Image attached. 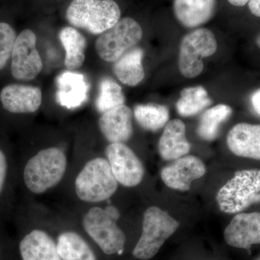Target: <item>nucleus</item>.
<instances>
[{
  "label": "nucleus",
  "mask_w": 260,
  "mask_h": 260,
  "mask_svg": "<svg viewBox=\"0 0 260 260\" xmlns=\"http://www.w3.org/2000/svg\"><path fill=\"white\" fill-rule=\"evenodd\" d=\"M68 166L64 152L57 147L43 149L24 167V184L30 192L43 194L59 184Z\"/></svg>",
  "instance_id": "nucleus-1"
},
{
  "label": "nucleus",
  "mask_w": 260,
  "mask_h": 260,
  "mask_svg": "<svg viewBox=\"0 0 260 260\" xmlns=\"http://www.w3.org/2000/svg\"><path fill=\"white\" fill-rule=\"evenodd\" d=\"M120 18V8L114 0H73L66 12L70 24L93 35L112 28Z\"/></svg>",
  "instance_id": "nucleus-2"
},
{
  "label": "nucleus",
  "mask_w": 260,
  "mask_h": 260,
  "mask_svg": "<svg viewBox=\"0 0 260 260\" xmlns=\"http://www.w3.org/2000/svg\"><path fill=\"white\" fill-rule=\"evenodd\" d=\"M119 182L113 174L107 158H95L89 160L75 181L77 196L85 203L105 201L116 192Z\"/></svg>",
  "instance_id": "nucleus-3"
},
{
  "label": "nucleus",
  "mask_w": 260,
  "mask_h": 260,
  "mask_svg": "<svg viewBox=\"0 0 260 260\" xmlns=\"http://www.w3.org/2000/svg\"><path fill=\"white\" fill-rule=\"evenodd\" d=\"M219 209L227 214L239 213L260 203V170L239 171L216 194Z\"/></svg>",
  "instance_id": "nucleus-4"
},
{
  "label": "nucleus",
  "mask_w": 260,
  "mask_h": 260,
  "mask_svg": "<svg viewBox=\"0 0 260 260\" xmlns=\"http://www.w3.org/2000/svg\"><path fill=\"white\" fill-rule=\"evenodd\" d=\"M119 218V211L113 206L105 210L95 207L84 215V229L105 254H116L124 249L126 237L116 223Z\"/></svg>",
  "instance_id": "nucleus-5"
},
{
  "label": "nucleus",
  "mask_w": 260,
  "mask_h": 260,
  "mask_svg": "<svg viewBox=\"0 0 260 260\" xmlns=\"http://www.w3.org/2000/svg\"><path fill=\"white\" fill-rule=\"evenodd\" d=\"M179 226V222L164 210L155 206L148 208L143 215V231L133 256L141 260L152 259Z\"/></svg>",
  "instance_id": "nucleus-6"
},
{
  "label": "nucleus",
  "mask_w": 260,
  "mask_h": 260,
  "mask_svg": "<svg viewBox=\"0 0 260 260\" xmlns=\"http://www.w3.org/2000/svg\"><path fill=\"white\" fill-rule=\"evenodd\" d=\"M218 49L216 38L208 28H198L186 34L179 46V71L183 76L194 78L204 69L203 59L213 55Z\"/></svg>",
  "instance_id": "nucleus-7"
},
{
  "label": "nucleus",
  "mask_w": 260,
  "mask_h": 260,
  "mask_svg": "<svg viewBox=\"0 0 260 260\" xmlns=\"http://www.w3.org/2000/svg\"><path fill=\"white\" fill-rule=\"evenodd\" d=\"M139 23L131 18H121L98 37L95 47L97 54L107 62H115L135 47L143 38Z\"/></svg>",
  "instance_id": "nucleus-8"
},
{
  "label": "nucleus",
  "mask_w": 260,
  "mask_h": 260,
  "mask_svg": "<svg viewBox=\"0 0 260 260\" xmlns=\"http://www.w3.org/2000/svg\"><path fill=\"white\" fill-rule=\"evenodd\" d=\"M35 32L25 29L17 36L11 56V74L18 80H32L40 74L43 61Z\"/></svg>",
  "instance_id": "nucleus-9"
},
{
  "label": "nucleus",
  "mask_w": 260,
  "mask_h": 260,
  "mask_svg": "<svg viewBox=\"0 0 260 260\" xmlns=\"http://www.w3.org/2000/svg\"><path fill=\"white\" fill-rule=\"evenodd\" d=\"M106 156L119 184L134 187L143 181L145 169L135 152L124 143H111L105 150Z\"/></svg>",
  "instance_id": "nucleus-10"
},
{
  "label": "nucleus",
  "mask_w": 260,
  "mask_h": 260,
  "mask_svg": "<svg viewBox=\"0 0 260 260\" xmlns=\"http://www.w3.org/2000/svg\"><path fill=\"white\" fill-rule=\"evenodd\" d=\"M206 173L204 162L194 155H184L162 169L160 177L164 184L175 190L185 191L190 189L193 181Z\"/></svg>",
  "instance_id": "nucleus-11"
},
{
  "label": "nucleus",
  "mask_w": 260,
  "mask_h": 260,
  "mask_svg": "<svg viewBox=\"0 0 260 260\" xmlns=\"http://www.w3.org/2000/svg\"><path fill=\"white\" fill-rule=\"evenodd\" d=\"M224 239L229 246L239 249L260 244V213L237 214L225 228Z\"/></svg>",
  "instance_id": "nucleus-12"
},
{
  "label": "nucleus",
  "mask_w": 260,
  "mask_h": 260,
  "mask_svg": "<svg viewBox=\"0 0 260 260\" xmlns=\"http://www.w3.org/2000/svg\"><path fill=\"white\" fill-rule=\"evenodd\" d=\"M0 102L3 109L11 114H31L42 105V92L38 87L10 84L2 89Z\"/></svg>",
  "instance_id": "nucleus-13"
},
{
  "label": "nucleus",
  "mask_w": 260,
  "mask_h": 260,
  "mask_svg": "<svg viewBox=\"0 0 260 260\" xmlns=\"http://www.w3.org/2000/svg\"><path fill=\"white\" fill-rule=\"evenodd\" d=\"M99 127L109 143H126L133 134V111L124 104L103 113Z\"/></svg>",
  "instance_id": "nucleus-14"
},
{
  "label": "nucleus",
  "mask_w": 260,
  "mask_h": 260,
  "mask_svg": "<svg viewBox=\"0 0 260 260\" xmlns=\"http://www.w3.org/2000/svg\"><path fill=\"white\" fill-rule=\"evenodd\" d=\"M226 142L234 155L260 160V124H236L229 131Z\"/></svg>",
  "instance_id": "nucleus-15"
},
{
  "label": "nucleus",
  "mask_w": 260,
  "mask_h": 260,
  "mask_svg": "<svg viewBox=\"0 0 260 260\" xmlns=\"http://www.w3.org/2000/svg\"><path fill=\"white\" fill-rule=\"evenodd\" d=\"M88 81L83 74L65 71L56 78V101L68 109L79 107L88 99Z\"/></svg>",
  "instance_id": "nucleus-16"
},
{
  "label": "nucleus",
  "mask_w": 260,
  "mask_h": 260,
  "mask_svg": "<svg viewBox=\"0 0 260 260\" xmlns=\"http://www.w3.org/2000/svg\"><path fill=\"white\" fill-rule=\"evenodd\" d=\"M190 148L184 122L178 119L169 121L158 142L160 157L165 160H175L187 155Z\"/></svg>",
  "instance_id": "nucleus-17"
},
{
  "label": "nucleus",
  "mask_w": 260,
  "mask_h": 260,
  "mask_svg": "<svg viewBox=\"0 0 260 260\" xmlns=\"http://www.w3.org/2000/svg\"><path fill=\"white\" fill-rule=\"evenodd\" d=\"M217 0H174L176 18L186 28H194L213 18Z\"/></svg>",
  "instance_id": "nucleus-18"
},
{
  "label": "nucleus",
  "mask_w": 260,
  "mask_h": 260,
  "mask_svg": "<svg viewBox=\"0 0 260 260\" xmlns=\"http://www.w3.org/2000/svg\"><path fill=\"white\" fill-rule=\"evenodd\" d=\"M19 251L23 260H62L52 238L39 229L31 231L22 239Z\"/></svg>",
  "instance_id": "nucleus-19"
},
{
  "label": "nucleus",
  "mask_w": 260,
  "mask_h": 260,
  "mask_svg": "<svg viewBox=\"0 0 260 260\" xmlns=\"http://www.w3.org/2000/svg\"><path fill=\"white\" fill-rule=\"evenodd\" d=\"M143 56V49L135 47L117 59L113 65V71L117 79L128 86L139 85L145 78Z\"/></svg>",
  "instance_id": "nucleus-20"
},
{
  "label": "nucleus",
  "mask_w": 260,
  "mask_h": 260,
  "mask_svg": "<svg viewBox=\"0 0 260 260\" xmlns=\"http://www.w3.org/2000/svg\"><path fill=\"white\" fill-rule=\"evenodd\" d=\"M59 38L66 51L65 66L69 70L79 69L85 59L86 39L77 29L69 26L61 29Z\"/></svg>",
  "instance_id": "nucleus-21"
},
{
  "label": "nucleus",
  "mask_w": 260,
  "mask_h": 260,
  "mask_svg": "<svg viewBox=\"0 0 260 260\" xmlns=\"http://www.w3.org/2000/svg\"><path fill=\"white\" fill-rule=\"evenodd\" d=\"M56 246L62 260H96L88 243L74 232L59 234Z\"/></svg>",
  "instance_id": "nucleus-22"
},
{
  "label": "nucleus",
  "mask_w": 260,
  "mask_h": 260,
  "mask_svg": "<svg viewBox=\"0 0 260 260\" xmlns=\"http://www.w3.org/2000/svg\"><path fill=\"white\" fill-rule=\"evenodd\" d=\"M232 108L226 104H218L203 113L200 117L197 133L200 138L206 141L216 139L223 123L231 117Z\"/></svg>",
  "instance_id": "nucleus-23"
},
{
  "label": "nucleus",
  "mask_w": 260,
  "mask_h": 260,
  "mask_svg": "<svg viewBox=\"0 0 260 260\" xmlns=\"http://www.w3.org/2000/svg\"><path fill=\"white\" fill-rule=\"evenodd\" d=\"M211 104L206 89L203 86L188 87L181 90L176 108L179 115L189 117L199 114Z\"/></svg>",
  "instance_id": "nucleus-24"
},
{
  "label": "nucleus",
  "mask_w": 260,
  "mask_h": 260,
  "mask_svg": "<svg viewBox=\"0 0 260 260\" xmlns=\"http://www.w3.org/2000/svg\"><path fill=\"white\" fill-rule=\"evenodd\" d=\"M135 119L143 129L158 131L169 121V108L155 104H139L134 108Z\"/></svg>",
  "instance_id": "nucleus-25"
},
{
  "label": "nucleus",
  "mask_w": 260,
  "mask_h": 260,
  "mask_svg": "<svg viewBox=\"0 0 260 260\" xmlns=\"http://www.w3.org/2000/svg\"><path fill=\"white\" fill-rule=\"evenodd\" d=\"M125 100L122 88L112 78L104 77L101 80L95 101V107L101 114L124 105Z\"/></svg>",
  "instance_id": "nucleus-26"
},
{
  "label": "nucleus",
  "mask_w": 260,
  "mask_h": 260,
  "mask_svg": "<svg viewBox=\"0 0 260 260\" xmlns=\"http://www.w3.org/2000/svg\"><path fill=\"white\" fill-rule=\"evenodd\" d=\"M16 38V32L11 25L0 23V70L4 69L11 59Z\"/></svg>",
  "instance_id": "nucleus-27"
},
{
  "label": "nucleus",
  "mask_w": 260,
  "mask_h": 260,
  "mask_svg": "<svg viewBox=\"0 0 260 260\" xmlns=\"http://www.w3.org/2000/svg\"><path fill=\"white\" fill-rule=\"evenodd\" d=\"M9 174V161L4 150L0 148V197L4 193Z\"/></svg>",
  "instance_id": "nucleus-28"
},
{
  "label": "nucleus",
  "mask_w": 260,
  "mask_h": 260,
  "mask_svg": "<svg viewBox=\"0 0 260 260\" xmlns=\"http://www.w3.org/2000/svg\"><path fill=\"white\" fill-rule=\"evenodd\" d=\"M251 104L254 112L260 116V88L251 94Z\"/></svg>",
  "instance_id": "nucleus-29"
},
{
  "label": "nucleus",
  "mask_w": 260,
  "mask_h": 260,
  "mask_svg": "<svg viewBox=\"0 0 260 260\" xmlns=\"http://www.w3.org/2000/svg\"><path fill=\"white\" fill-rule=\"evenodd\" d=\"M248 5L251 13L260 18V0H250Z\"/></svg>",
  "instance_id": "nucleus-30"
},
{
  "label": "nucleus",
  "mask_w": 260,
  "mask_h": 260,
  "mask_svg": "<svg viewBox=\"0 0 260 260\" xmlns=\"http://www.w3.org/2000/svg\"><path fill=\"white\" fill-rule=\"evenodd\" d=\"M249 1H250V0H228V2H229L231 5L236 7L244 6V5L249 3Z\"/></svg>",
  "instance_id": "nucleus-31"
},
{
  "label": "nucleus",
  "mask_w": 260,
  "mask_h": 260,
  "mask_svg": "<svg viewBox=\"0 0 260 260\" xmlns=\"http://www.w3.org/2000/svg\"><path fill=\"white\" fill-rule=\"evenodd\" d=\"M255 43L258 48L260 49V34L256 38Z\"/></svg>",
  "instance_id": "nucleus-32"
},
{
  "label": "nucleus",
  "mask_w": 260,
  "mask_h": 260,
  "mask_svg": "<svg viewBox=\"0 0 260 260\" xmlns=\"http://www.w3.org/2000/svg\"><path fill=\"white\" fill-rule=\"evenodd\" d=\"M255 260H260V256H259V257L256 258Z\"/></svg>",
  "instance_id": "nucleus-33"
}]
</instances>
